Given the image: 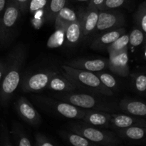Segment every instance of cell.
<instances>
[{
	"label": "cell",
	"instance_id": "cell-8",
	"mask_svg": "<svg viewBox=\"0 0 146 146\" xmlns=\"http://www.w3.org/2000/svg\"><path fill=\"white\" fill-rule=\"evenodd\" d=\"M125 22V17L122 13L113 9L101 10L98 12L95 31L99 34L103 31L123 27Z\"/></svg>",
	"mask_w": 146,
	"mask_h": 146
},
{
	"label": "cell",
	"instance_id": "cell-39",
	"mask_svg": "<svg viewBox=\"0 0 146 146\" xmlns=\"http://www.w3.org/2000/svg\"><path fill=\"white\" fill-rule=\"evenodd\" d=\"M1 19V18H0ZM0 40H1V29H0Z\"/></svg>",
	"mask_w": 146,
	"mask_h": 146
},
{
	"label": "cell",
	"instance_id": "cell-36",
	"mask_svg": "<svg viewBox=\"0 0 146 146\" xmlns=\"http://www.w3.org/2000/svg\"><path fill=\"white\" fill-rule=\"evenodd\" d=\"M4 71H5V61H0V83L4 76Z\"/></svg>",
	"mask_w": 146,
	"mask_h": 146
},
{
	"label": "cell",
	"instance_id": "cell-21",
	"mask_svg": "<svg viewBox=\"0 0 146 146\" xmlns=\"http://www.w3.org/2000/svg\"><path fill=\"white\" fill-rule=\"evenodd\" d=\"M11 135L12 137L13 145L31 146L32 145L27 132L19 123L13 122Z\"/></svg>",
	"mask_w": 146,
	"mask_h": 146
},
{
	"label": "cell",
	"instance_id": "cell-12",
	"mask_svg": "<svg viewBox=\"0 0 146 146\" xmlns=\"http://www.w3.org/2000/svg\"><path fill=\"white\" fill-rule=\"evenodd\" d=\"M108 68L113 73L121 76H128L130 74L128 49L109 55Z\"/></svg>",
	"mask_w": 146,
	"mask_h": 146
},
{
	"label": "cell",
	"instance_id": "cell-5",
	"mask_svg": "<svg viewBox=\"0 0 146 146\" xmlns=\"http://www.w3.org/2000/svg\"><path fill=\"white\" fill-rule=\"evenodd\" d=\"M31 98L40 109L56 116L81 120L85 113L86 109L56 98L44 96H33Z\"/></svg>",
	"mask_w": 146,
	"mask_h": 146
},
{
	"label": "cell",
	"instance_id": "cell-4",
	"mask_svg": "<svg viewBox=\"0 0 146 146\" xmlns=\"http://www.w3.org/2000/svg\"><path fill=\"white\" fill-rule=\"evenodd\" d=\"M68 127L69 131L82 135L96 145L116 146L121 144V138L115 133L83 121L71 122Z\"/></svg>",
	"mask_w": 146,
	"mask_h": 146
},
{
	"label": "cell",
	"instance_id": "cell-24",
	"mask_svg": "<svg viewBox=\"0 0 146 146\" xmlns=\"http://www.w3.org/2000/svg\"><path fill=\"white\" fill-rule=\"evenodd\" d=\"M128 44H129V36L128 34L125 33L118 37L113 42L111 43L110 45H108L106 49L108 51V54L111 55L128 49Z\"/></svg>",
	"mask_w": 146,
	"mask_h": 146
},
{
	"label": "cell",
	"instance_id": "cell-18",
	"mask_svg": "<svg viewBox=\"0 0 146 146\" xmlns=\"http://www.w3.org/2000/svg\"><path fill=\"white\" fill-rule=\"evenodd\" d=\"M120 111L125 113L135 116L145 117L146 115V106L145 103L138 100L125 98L118 104Z\"/></svg>",
	"mask_w": 146,
	"mask_h": 146
},
{
	"label": "cell",
	"instance_id": "cell-34",
	"mask_svg": "<svg viewBox=\"0 0 146 146\" xmlns=\"http://www.w3.org/2000/svg\"><path fill=\"white\" fill-rule=\"evenodd\" d=\"M19 7L21 13H25L28 9L31 0H14Z\"/></svg>",
	"mask_w": 146,
	"mask_h": 146
},
{
	"label": "cell",
	"instance_id": "cell-25",
	"mask_svg": "<svg viewBox=\"0 0 146 146\" xmlns=\"http://www.w3.org/2000/svg\"><path fill=\"white\" fill-rule=\"evenodd\" d=\"M134 21L135 25L144 34L146 33V2L143 1L138 6L134 14Z\"/></svg>",
	"mask_w": 146,
	"mask_h": 146
},
{
	"label": "cell",
	"instance_id": "cell-30",
	"mask_svg": "<svg viewBox=\"0 0 146 146\" xmlns=\"http://www.w3.org/2000/svg\"><path fill=\"white\" fill-rule=\"evenodd\" d=\"M0 145L12 146L13 143L10 138L9 132L5 123H0Z\"/></svg>",
	"mask_w": 146,
	"mask_h": 146
},
{
	"label": "cell",
	"instance_id": "cell-19",
	"mask_svg": "<svg viewBox=\"0 0 146 146\" xmlns=\"http://www.w3.org/2000/svg\"><path fill=\"white\" fill-rule=\"evenodd\" d=\"M77 18V14L71 8L64 7L61 9L54 20L55 29H64L70 23L75 21Z\"/></svg>",
	"mask_w": 146,
	"mask_h": 146
},
{
	"label": "cell",
	"instance_id": "cell-26",
	"mask_svg": "<svg viewBox=\"0 0 146 146\" xmlns=\"http://www.w3.org/2000/svg\"><path fill=\"white\" fill-rule=\"evenodd\" d=\"M132 85L138 94L144 95L146 91V76L143 73H137L131 75Z\"/></svg>",
	"mask_w": 146,
	"mask_h": 146
},
{
	"label": "cell",
	"instance_id": "cell-6",
	"mask_svg": "<svg viewBox=\"0 0 146 146\" xmlns=\"http://www.w3.org/2000/svg\"><path fill=\"white\" fill-rule=\"evenodd\" d=\"M21 11L14 0H9L0 19L1 40L0 44L9 46L15 38Z\"/></svg>",
	"mask_w": 146,
	"mask_h": 146
},
{
	"label": "cell",
	"instance_id": "cell-28",
	"mask_svg": "<svg viewBox=\"0 0 146 146\" xmlns=\"http://www.w3.org/2000/svg\"><path fill=\"white\" fill-rule=\"evenodd\" d=\"M145 36V34L139 28L136 27L132 30L131 34H128L130 45L133 47H136L140 46L143 42Z\"/></svg>",
	"mask_w": 146,
	"mask_h": 146
},
{
	"label": "cell",
	"instance_id": "cell-10",
	"mask_svg": "<svg viewBox=\"0 0 146 146\" xmlns=\"http://www.w3.org/2000/svg\"><path fill=\"white\" fill-rule=\"evenodd\" d=\"M84 9L79 10L77 14V18L73 22L70 23L64 31L65 44L68 46H75L78 45L82 39V21Z\"/></svg>",
	"mask_w": 146,
	"mask_h": 146
},
{
	"label": "cell",
	"instance_id": "cell-1",
	"mask_svg": "<svg viewBox=\"0 0 146 146\" xmlns=\"http://www.w3.org/2000/svg\"><path fill=\"white\" fill-rule=\"evenodd\" d=\"M27 58V48L22 44L14 47L5 61V71L0 83V104L7 106L20 84L21 69Z\"/></svg>",
	"mask_w": 146,
	"mask_h": 146
},
{
	"label": "cell",
	"instance_id": "cell-33",
	"mask_svg": "<svg viewBox=\"0 0 146 146\" xmlns=\"http://www.w3.org/2000/svg\"><path fill=\"white\" fill-rule=\"evenodd\" d=\"M125 1L126 0H105L103 10L115 9L123 5Z\"/></svg>",
	"mask_w": 146,
	"mask_h": 146
},
{
	"label": "cell",
	"instance_id": "cell-11",
	"mask_svg": "<svg viewBox=\"0 0 146 146\" xmlns=\"http://www.w3.org/2000/svg\"><path fill=\"white\" fill-rule=\"evenodd\" d=\"M66 65L77 69L96 72L108 68V59L107 58H76L66 62Z\"/></svg>",
	"mask_w": 146,
	"mask_h": 146
},
{
	"label": "cell",
	"instance_id": "cell-7",
	"mask_svg": "<svg viewBox=\"0 0 146 146\" xmlns=\"http://www.w3.org/2000/svg\"><path fill=\"white\" fill-rule=\"evenodd\" d=\"M57 72L48 69L28 74L21 81V90L26 93H34L46 89L51 77Z\"/></svg>",
	"mask_w": 146,
	"mask_h": 146
},
{
	"label": "cell",
	"instance_id": "cell-38",
	"mask_svg": "<svg viewBox=\"0 0 146 146\" xmlns=\"http://www.w3.org/2000/svg\"><path fill=\"white\" fill-rule=\"evenodd\" d=\"M76 1H90V0H76Z\"/></svg>",
	"mask_w": 146,
	"mask_h": 146
},
{
	"label": "cell",
	"instance_id": "cell-35",
	"mask_svg": "<svg viewBox=\"0 0 146 146\" xmlns=\"http://www.w3.org/2000/svg\"><path fill=\"white\" fill-rule=\"evenodd\" d=\"M105 0H90V4L92 5L95 6L99 11L103 10V7H104V4Z\"/></svg>",
	"mask_w": 146,
	"mask_h": 146
},
{
	"label": "cell",
	"instance_id": "cell-3",
	"mask_svg": "<svg viewBox=\"0 0 146 146\" xmlns=\"http://www.w3.org/2000/svg\"><path fill=\"white\" fill-rule=\"evenodd\" d=\"M62 74L77 86L78 89L89 94L110 97L113 96V91L103 85L95 72L77 69L68 66L63 65Z\"/></svg>",
	"mask_w": 146,
	"mask_h": 146
},
{
	"label": "cell",
	"instance_id": "cell-20",
	"mask_svg": "<svg viewBox=\"0 0 146 146\" xmlns=\"http://www.w3.org/2000/svg\"><path fill=\"white\" fill-rule=\"evenodd\" d=\"M116 130V135L122 139L131 141H141L145 135V128L141 126H131Z\"/></svg>",
	"mask_w": 146,
	"mask_h": 146
},
{
	"label": "cell",
	"instance_id": "cell-23",
	"mask_svg": "<svg viewBox=\"0 0 146 146\" xmlns=\"http://www.w3.org/2000/svg\"><path fill=\"white\" fill-rule=\"evenodd\" d=\"M67 0H48L46 5L45 18L48 21H54L58 11L66 6Z\"/></svg>",
	"mask_w": 146,
	"mask_h": 146
},
{
	"label": "cell",
	"instance_id": "cell-17",
	"mask_svg": "<svg viewBox=\"0 0 146 146\" xmlns=\"http://www.w3.org/2000/svg\"><path fill=\"white\" fill-rule=\"evenodd\" d=\"M46 89L58 93L71 92L78 89L75 84L67 78L64 74L57 72L50 79Z\"/></svg>",
	"mask_w": 146,
	"mask_h": 146
},
{
	"label": "cell",
	"instance_id": "cell-22",
	"mask_svg": "<svg viewBox=\"0 0 146 146\" xmlns=\"http://www.w3.org/2000/svg\"><path fill=\"white\" fill-rule=\"evenodd\" d=\"M59 136L69 145L74 146H94L96 145L94 143L91 142L82 135L73 132L67 131H58Z\"/></svg>",
	"mask_w": 146,
	"mask_h": 146
},
{
	"label": "cell",
	"instance_id": "cell-2",
	"mask_svg": "<svg viewBox=\"0 0 146 146\" xmlns=\"http://www.w3.org/2000/svg\"><path fill=\"white\" fill-rule=\"evenodd\" d=\"M53 97L56 99L65 101L84 109L101 111L111 113L120 111L116 101L108 99L106 96H104L86 93H74L71 91L58 93L53 95Z\"/></svg>",
	"mask_w": 146,
	"mask_h": 146
},
{
	"label": "cell",
	"instance_id": "cell-16",
	"mask_svg": "<svg viewBox=\"0 0 146 146\" xmlns=\"http://www.w3.org/2000/svg\"><path fill=\"white\" fill-rule=\"evenodd\" d=\"M99 10L91 4L84 11L82 21V38L89 36L95 31L98 19Z\"/></svg>",
	"mask_w": 146,
	"mask_h": 146
},
{
	"label": "cell",
	"instance_id": "cell-32",
	"mask_svg": "<svg viewBox=\"0 0 146 146\" xmlns=\"http://www.w3.org/2000/svg\"><path fill=\"white\" fill-rule=\"evenodd\" d=\"M48 1V0H31L29 5V9L31 14H36L44 9Z\"/></svg>",
	"mask_w": 146,
	"mask_h": 146
},
{
	"label": "cell",
	"instance_id": "cell-27",
	"mask_svg": "<svg viewBox=\"0 0 146 146\" xmlns=\"http://www.w3.org/2000/svg\"><path fill=\"white\" fill-rule=\"evenodd\" d=\"M95 74L98 76L103 85L106 88H109L113 91V90H117V88H118V82L114 78V76H113L111 74L104 71H96V72H95Z\"/></svg>",
	"mask_w": 146,
	"mask_h": 146
},
{
	"label": "cell",
	"instance_id": "cell-37",
	"mask_svg": "<svg viewBox=\"0 0 146 146\" xmlns=\"http://www.w3.org/2000/svg\"><path fill=\"white\" fill-rule=\"evenodd\" d=\"M7 0H0V18L4 13V9L7 6Z\"/></svg>",
	"mask_w": 146,
	"mask_h": 146
},
{
	"label": "cell",
	"instance_id": "cell-13",
	"mask_svg": "<svg viewBox=\"0 0 146 146\" xmlns=\"http://www.w3.org/2000/svg\"><path fill=\"white\" fill-rule=\"evenodd\" d=\"M131 126L146 127L145 119L139 116L128 115V114L111 113V128L114 129L128 128Z\"/></svg>",
	"mask_w": 146,
	"mask_h": 146
},
{
	"label": "cell",
	"instance_id": "cell-14",
	"mask_svg": "<svg viewBox=\"0 0 146 146\" xmlns=\"http://www.w3.org/2000/svg\"><path fill=\"white\" fill-rule=\"evenodd\" d=\"M125 33L123 27L103 31L98 34V36L93 40L91 48L94 50H104L115 40Z\"/></svg>",
	"mask_w": 146,
	"mask_h": 146
},
{
	"label": "cell",
	"instance_id": "cell-9",
	"mask_svg": "<svg viewBox=\"0 0 146 146\" xmlns=\"http://www.w3.org/2000/svg\"><path fill=\"white\" fill-rule=\"evenodd\" d=\"M14 108L19 116L27 123L38 126L41 123V117L34 106L24 96H21L14 103Z\"/></svg>",
	"mask_w": 146,
	"mask_h": 146
},
{
	"label": "cell",
	"instance_id": "cell-29",
	"mask_svg": "<svg viewBox=\"0 0 146 146\" xmlns=\"http://www.w3.org/2000/svg\"><path fill=\"white\" fill-rule=\"evenodd\" d=\"M64 29L56 30V32L51 36L48 41V45L50 48L58 47L62 44L64 38Z\"/></svg>",
	"mask_w": 146,
	"mask_h": 146
},
{
	"label": "cell",
	"instance_id": "cell-15",
	"mask_svg": "<svg viewBox=\"0 0 146 146\" xmlns=\"http://www.w3.org/2000/svg\"><path fill=\"white\" fill-rule=\"evenodd\" d=\"M111 113L86 109L81 121L93 126L102 128H111Z\"/></svg>",
	"mask_w": 146,
	"mask_h": 146
},
{
	"label": "cell",
	"instance_id": "cell-31",
	"mask_svg": "<svg viewBox=\"0 0 146 146\" xmlns=\"http://www.w3.org/2000/svg\"><path fill=\"white\" fill-rule=\"evenodd\" d=\"M34 138H35V145L36 146H54L56 145V143L51 138L41 133H36L34 135Z\"/></svg>",
	"mask_w": 146,
	"mask_h": 146
}]
</instances>
